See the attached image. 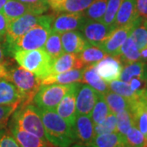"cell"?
Segmentation results:
<instances>
[{"mask_svg": "<svg viewBox=\"0 0 147 147\" xmlns=\"http://www.w3.org/2000/svg\"><path fill=\"white\" fill-rule=\"evenodd\" d=\"M123 65L117 57L106 56L96 63V70L101 79L106 83L119 79Z\"/></svg>", "mask_w": 147, "mask_h": 147, "instance_id": "4fadbf2b", "label": "cell"}, {"mask_svg": "<svg viewBox=\"0 0 147 147\" xmlns=\"http://www.w3.org/2000/svg\"><path fill=\"white\" fill-rule=\"evenodd\" d=\"M142 21L143 19H141L135 23L125 26L115 28L99 47L107 55L112 57H118L123 42L130 36L133 29L142 24Z\"/></svg>", "mask_w": 147, "mask_h": 147, "instance_id": "ba28073f", "label": "cell"}, {"mask_svg": "<svg viewBox=\"0 0 147 147\" xmlns=\"http://www.w3.org/2000/svg\"><path fill=\"white\" fill-rule=\"evenodd\" d=\"M124 142L126 147H147V137L135 125L124 135Z\"/></svg>", "mask_w": 147, "mask_h": 147, "instance_id": "d6a6232c", "label": "cell"}, {"mask_svg": "<svg viewBox=\"0 0 147 147\" xmlns=\"http://www.w3.org/2000/svg\"><path fill=\"white\" fill-rule=\"evenodd\" d=\"M74 84H42L34 97L33 102L40 110H56V108Z\"/></svg>", "mask_w": 147, "mask_h": 147, "instance_id": "52a82bcc", "label": "cell"}, {"mask_svg": "<svg viewBox=\"0 0 147 147\" xmlns=\"http://www.w3.org/2000/svg\"><path fill=\"white\" fill-rule=\"evenodd\" d=\"M137 13L143 20L147 19V0H136Z\"/></svg>", "mask_w": 147, "mask_h": 147, "instance_id": "7bdbcfd3", "label": "cell"}, {"mask_svg": "<svg viewBox=\"0 0 147 147\" xmlns=\"http://www.w3.org/2000/svg\"><path fill=\"white\" fill-rule=\"evenodd\" d=\"M82 83L89 85L90 87H92L100 94L104 95L110 91L109 84L101 79L96 72V63L87 65L83 69Z\"/></svg>", "mask_w": 147, "mask_h": 147, "instance_id": "d6986e66", "label": "cell"}, {"mask_svg": "<svg viewBox=\"0 0 147 147\" xmlns=\"http://www.w3.org/2000/svg\"><path fill=\"white\" fill-rule=\"evenodd\" d=\"M9 131L15 138L20 147H53L47 140H43L24 131L15 124L8 123Z\"/></svg>", "mask_w": 147, "mask_h": 147, "instance_id": "2e32d148", "label": "cell"}, {"mask_svg": "<svg viewBox=\"0 0 147 147\" xmlns=\"http://www.w3.org/2000/svg\"><path fill=\"white\" fill-rule=\"evenodd\" d=\"M53 17L42 16L38 23L32 27L16 42L15 52L17 50H34L43 48L50 33Z\"/></svg>", "mask_w": 147, "mask_h": 147, "instance_id": "5b68a950", "label": "cell"}, {"mask_svg": "<svg viewBox=\"0 0 147 147\" xmlns=\"http://www.w3.org/2000/svg\"><path fill=\"white\" fill-rule=\"evenodd\" d=\"M87 18L81 13H61L53 18L51 30L53 32L62 34L64 32L81 30Z\"/></svg>", "mask_w": 147, "mask_h": 147, "instance_id": "30bf717a", "label": "cell"}, {"mask_svg": "<svg viewBox=\"0 0 147 147\" xmlns=\"http://www.w3.org/2000/svg\"><path fill=\"white\" fill-rule=\"evenodd\" d=\"M109 88L111 92L120 95L122 96H123L131 101L139 100L138 95L136 94L131 89L130 85L128 83H125L121 80H115L109 84Z\"/></svg>", "mask_w": 147, "mask_h": 147, "instance_id": "836d02e7", "label": "cell"}, {"mask_svg": "<svg viewBox=\"0 0 147 147\" xmlns=\"http://www.w3.org/2000/svg\"><path fill=\"white\" fill-rule=\"evenodd\" d=\"M1 12L5 16L8 21L17 19L27 13L33 14L31 9L29 7L19 2L18 0H8L3 6Z\"/></svg>", "mask_w": 147, "mask_h": 147, "instance_id": "4316f807", "label": "cell"}, {"mask_svg": "<svg viewBox=\"0 0 147 147\" xmlns=\"http://www.w3.org/2000/svg\"><path fill=\"white\" fill-rule=\"evenodd\" d=\"M73 129L76 142L88 146L96 136L94 123L89 115H77Z\"/></svg>", "mask_w": 147, "mask_h": 147, "instance_id": "5bb4252c", "label": "cell"}, {"mask_svg": "<svg viewBox=\"0 0 147 147\" xmlns=\"http://www.w3.org/2000/svg\"><path fill=\"white\" fill-rule=\"evenodd\" d=\"M139 99L147 102V88L145 91L142 92V94L140 95V96H139Z\"/></svg>", "mask_w": 147, "mask_h": 147, "instance_id": "7dc6e473", "label": "cell"}, {"mask_svg": "<svg viewBox=\"0 0 147 147\" xmlns=\"http://www.w3.org/2000/svg\"><path fill=\"white\" fill-rule=\"evenodd\" d=\"M64 0H47V3H48V5L49 7L52 8V9H54L57 6H58L61 3H62Z\"/></svg>", "mask_w": 147, "mask_h": 147, "instance_id": "f6af8a7d", "label": "cell"}, {"mask_svg": "<svg viewBox=\"0 0 147 147\" xmlns=\"http://www.w3.org/2000/svg\"><path fill=\"white\" fill-rule=\"evenodd\" d=\"M147 69L146 62L139 61L124 65L121 72L119 79L125 83H129L134 78L146 79Z\"/></svg>", "mask_w": 147, "mask_h": 147, "instance_id": "603a6c76", "label": "cell"}, {"mask_svg": "<svg viewBox=\"0 0 147 147\" xmlns=\"http://www.w3.org/2000/svg\"><path fill=\"white\" fill-rule=\"evenodd\" d=\"M104 98L110 108V112L115 115L123 110H131L133 102L136 101V100L131 101L111 91H109L105 94H104Z\"/></svg>", "mask_w": 147, "mask_h": 147, "instance_id": "484cf974", "label": "cell"}, {"mask_svg": "<svg viewBox=\"0 0 147 147\" xmlns=\"http://www.w3.org/2000/svg\"><path fill=\"white\" fill-rule=\"evenodd\" d=\"M0 147H20L10 131L0 130Z\"/></svg>", "mask_w": 147, "mask_h": 147, "instance_id": "60d3db41", "label": "cell"}, {"mask_svg": "<svg viewBox=\"0 0 147 147\" xmlns=\"http://www.w3.org/2000/svg\"><path fill=\"white\" fill-rule=\"evenodd\" d=\"M140 57L142 61L147 62V47L140 50Z\"/></svg>", "mask_w": 147, "mask_h": 147, "instance_id": "bcb514c9", "label": "cell"}, {"mask_svg": "<svg viewBox=\"0 0 147 147\" xmlns=\"http://www.w3.org/2000/svg\"><path fill=\"white\" fill-rule=\"evenodd\" d=\"M17 64L42 80L51 73L53 59L43 48L34 50H17L13 54Z\"/></svg>", "mask_w": 147, "mask_h": 147, "instance_id": "3957f363", "label": "cell"}, {"mask_svg": "<svg viewBox=\"0 0 147 147\" xmlns=\"http://www.w3.org/2000/svg\"><path fill=\"white\" fill-rule=\"evenodd\" d=\"M141 19L137 13L136 0H123L116 14L113 28L125 26Z\"/></svg>", "mask_w": 147, "mask_h": 147, "instance_id": "9a60e30c", "label": "cell"}, {"mask_svg": "<svg viewBox=\"0 0 147 147\" xmlns=\"http://www.w3.org/2000/svg\"><path fill=\"white\" fill-rule=\"evenodd\" d=\"M88 146L91 147H126L124 136L119 132H110L96 135Z\"/></svg>", "mask_w": 147, "mask_h": 147, "instance_id": "7402d4cb", "label": "cell"}, {"mask_svg": "<svg viewBox=\"0 0 147 147\" xmlns=\"http://www.w3.org/2000/svg\"><path fill=\"white\" fill-rule=\"evenodd\" d=\"M117 119V132L124 136L134 126L133 115L130 110H123L116 114Z\"/></svg>", "mask_w": 147, "mask_h": 147, "instance_id": "e575fe53", "label": "cell"}, {"mask_svg": "<svg viewBox=\"0 0 147 147\" xmlns=\"http://www.w3.org/2000/svg\"><path fill=\"white\" fill-rule=\"evenodd\" d=\"M108 0H93L83 12L84 16L92 21H100L105 15Z\"/></svg>", "mask_w": 147, "mask_h": 147, "instance_id": "1f68e13d", "label": "cell"}, {"mask_svg": "<svg viewBox=\"0 0 147 147\" xmlns=\"http://www.w3.org/2000/svg\"><path fill=\"white\" fill-rule=\"evenodd\" d=\"M3 58H4V50L0 43V65L3 62Z\"/></svg>", "mask_w": 147, "mask_h": 147, "instance_id": "c3c4849f", "label": "cell"}, {"mask_svg": "<svg viewBox=\"0 0 147 147\" xmlns=\"http://www.w3.org/2000/svg\"><path fill=\"white\" fill-rule=\"evenodd\" d=\"M95 135H100L117 131V119L116 115L110 113L101 123L94 125Z\"/></svg>", "mask_w": 147, "mask_h": 147, "instance_id": "d590c367", "label": "cell"}, {"mask_svg": "<svg viewBox=\"0 0 147 147\" xmlns=\"http://www.w3.org/2000/svg\"><path fill=\"white\" fill-rule=\"evenodd\" d=\"M81 30L87 42L99 47L114 29L101 21L87 19Z\"/></svg>", "mask_w": 147, "mask_h": 147, "instance_id": "7c38bea8", "label": "cell"}, {"mask_svg": "<svg viewBox=\"0 0 147 147\" xmlns=\"http://www.w3.org/2000/svg\"><path fill=\"white\" fill-rule=\"evenodd\" d=\"M43 47V49L53 60L61 56L65 52L61 43V34L57 32H51Z\"/></svg>", "mask_w": 147, "mask_h": 147, "instance_id": "f546056e", "label": "cell"}, {"mask_svg": "<svg viewBox=\"0 0 147 147\" xmlns=\"http://www.w3.org/2000/svg\"><path fill=\"white\" fill-rule=\"evenodd\" d=\"M78 56L85 67L100 61L108 55L100 47L88 42L84 49L78 54Z\"/></svg>", "mask_w": 147, "mask_h": 147, "instance_id": "d4e9b609", "label": "cell"}, {"mask_svg": "<svg viewBox=\"0 0 147 147\" xmlns=\"http://www.w3.org/2000/svg\"><path fill=\"white\" fill-rule=\"evenodd\" d=\"M7 1H8V0H0V11H2L3 7V6L5 5L6 3H7Z\"/></svg>", "mask_w": 147, "mask_h": 147, "instance_id": "681fc988", "label": "cell"}, {"mask_svg": "<svg viewBox=\"0 0 147 147\" xmlns=\"http://www.w3.org/2000/svg\"><path fill=\"white\" fill-rule=\"evenodd\" d=\"M9 21L5 16L0 11V38L5 36Z\"/></svg>", "mask_w": 147, "mask_h": 147, "instance_id": "ee69618b", "label": "cell"}, {"mask_svg": "<svg viewBox=\"0 0 147 147\" xmlns=\"http://www.w3.org/2000/svg\"><path fill=\"white\" fill-rule=\"evenodd\" d=\"M130 37L137 45L139 51L147 47V28L143 26L142 23L133 29Z\"/></svg>", "mask_w": 147, "mask_h": 147, "instance_id": "74e56055", "label": "cell"}, {"mask_svg": "<svg viewBox=\"0 0 147 147\" xmlns=\"http://www.w3.org/2000/svg\"><path fill=\"white\" fill-rule=\"evenodd\" d=\"M110 113L111 112H110V108L104 98V95L100 93L94 107L92 110V113L90 115L91 119L93 122L94 125L98 124L104 120Z\"/></svg>", "mask_w": 147, "mask_h": 147, "instance_id": "4dcf8cb0", "label": "cell"}, {"mask_svg": "<svg viewBox=\"0 0 147 147\" xmlns=\"http://www.w3.org/2000/svg\"><path fill=\"white\" fill-rule=\"evenodd\" d=\"M78 83H74L72 88L65 95L63 98L56 108V112L69 125L73 127L76 120V93L78 89Z\"/></svg>", "mask_w": 147, "mask_h": 147, "instance_id": "9c48e42d", "label": "cell"}, {"mask_svg": "<svg viewBox=\"0 0 147 147\" xmlns=\"http://www.w3.org/2000/svg\"><path fill=\"white\" fill-rule=\"evenodd\" d=\"M134 125L147 137V107L142 100L133 102L131 109Z\"/></svg>", "mask_w": 147, "mask_h": 147, "instance_id": "83f0119b", "label": "cell"}, {"mask_svg": "<svg viewBox=\"0 0 147 147\" xmlns=\"http://www.w3.org/2000/svg\"><path fill=\"white\" fill-rule=\"evenodd\" d=\"M40 110V109H39ZM45 137L56 147H69L76 142L74 129L55 110H40Z\"/></svg>", "mask_w": 147, "mask_h": 147, "instance_id": "7a4b0ae2", "label": "cell"}, {"mask_svg": "<svg viewBox=\"0 0 147 147\" xmlns=\"http://www.w3.org/2000/svg\"><path fill=\"white\" fill-rule=\"evenodd\" d=\"M130 85L131 89L138 95V96H140V95L142 94L143 91L147 88L146 79H141V78H134L132 79L128 83Z\"/></svg>", "mask_w": 147, "mask_h": 147, "instance_id": "b9f144b4", "label": "cell"}, {"mask_svg": "<svg viewBox=\"0 0 147 147\" xmlns=\"http://www.w3.org/2000/svg\"><path fill=\"white\" fill-rule=\"evenodd\" d=\"M31 9L33 14L42 15L49 7L47 0H18Z\"/></svg>", "mask_w": 147, "mask_h": 147, "instance_id": "ab89813d", "label": "cell"}, {"mask_svg": "<svg viewBox=\"0 0 147 147\" xmlns=\"http://www.w3.org/2000/svg\"><path fill=\"white\" fill-rule=\"evenodd\" d=\"M142 24H143V26H145L147 28V19L146 20H143L142 21Z\"/></svg>", "mask_w": 147, "mask_h": 147, "instance_id": "816d5d0a", "label": "cell"}, {"mask_svg": "<svg viewBox=\"0 0 147 147\" xmlns=\"http://www.w3.org/2000/svg\"><path fill=\"white\" fill-rule=\"evenodd\" d=\"M93 0H64L53 11L57 12L81 13L86 10Z\"/></svg>", "mask_w": 147, "mask_h": 147, "instance_id": "f1b7e54d", "label": "cell"}, {"mask_svg": "<svg viewBox=\"0 0 147 147\" xmlns=\"http://www.w3.org/2000/svg\"><path fill=\"white\" fill-rule=\"evenodd\" d=\"M1 79L11 82L19 90L23 96V103L21 105L33 102L34 96L41 86L40 80L34 74L4 61L0 65Z\"/></svg>", "mask_w": 147, "mask_h": 147, "instance_id": "6da1fadb", "label": "cell"}, {"mask_svg": "<svg viewBox=\"0 0 147 147\" xmlns=\"http://www.w3.org/2000/svg\"><path fill=\"white\" fill-rule=\"evenodd\" d=\"M69 147H91V146H85V145H82V144H79V143H77L75 145H73Z\"/></svg>", "mask_w": 147, "mask_h": 147, "instance_id": "f907efd6", "label": "cell"}, {"mask_svg": "<svg viewBox=\"0 0 147 147\" xmlns=\"http://www.w3.org/2000/svg\"><path fill=\"white\" fill-rule=\"evenodd\" d=\"M83 68H84V64L80 61L78 54L65 53L59 57L53 60L50 74L63 73L70 69H79Z\"/></svg>", "mask_w": 147, "mask_h": 147, "instance_id": "e0dca14e", "label": "cell"}, {"mask_svg": "<svg viewBox=\"0 0 147 147\" xmlns=\"http://www.w3.org/2000/svg\"><path fill=\"white\" fill-rule=\"evenodd\" d=\"M83 80V69H70L63 73L49 74L44 79L40 80L42 84H69L74 83H82Z\"/></svg>", "mask_w": 147, "mask_h": 147, "instance_id": "ffe728a7", "label": "cell"}, {"mask_svg": "<svg viewBox=\"0 0 147 147\" xmlns=\"http://www.w3.org/2000/svg\"><path fill=\"white\" fill-rule=\"evenodd\" d=\"M42 18L41 15L27 13L21 17L9 21L5 34V51L8 55L12 56L15 53L16 42L28 32L32 27L38 23Z\"/></svg>", "mask_w": 147, "mask_h": 147, "instance_id": "8992f818", "label": "cell"}, {"mask_svg": "<svg viewBox=\"0 0 147 147\" xmlns=\"http://www.w3.org/2000/svg\"><path fill=\"white\" fill-rule=\"evenodd\" d=\"M20 105V103L0 105V130L6 129L7 126L8 125L9 119Z\"/></svg>", "mask_w": 147, "mask_h": 147, "instance_id": "f35d334b", "label": "cell"}, {"mask_svg": "<svg viewBox=\"0 0 147 147\" xmlns=\"http://www.w3.org/2000/svg\"><path fill=\"white\" fill-rule=\"evenodd\" d=\"M146 84H147V75H146Z\"/></svg>", "mask_w": 147, "mask_h": 147, "instance_id": "db71d44e", "label": "cell"}, {"mask_svg": "<svg viewBox=\"0 0 147 147\" xmlns=\"http://www.w3.org/2000/svg\"><path fill=\"white\" fill-rule=\"evenodd\" d=\"M117 57L124 65L141 61L140 51L130 36L127 38L126 41L122 45L119 54Z\"/></svg>", "mask_w": 147, "mask_h": 147, "instance_id": "cb8c5ba5", "label": "cell"}, {"mask_svg": "<svg viewBox=\"0 0 147 147\" xmlns=\"http://www.w3.org/2000/svg\"><path fill=\"white\" fill-rule=\"evenodd\" d=\"M23 103V96L15 85L11 82L0 79V105Z\"/></svg>", "mask_w": 147, "mask_h": 147, "instance_id": "44dd1931", "label": "cell"}, {"mask_svg": "<svg viewBox=\"0 0 147 147\" xmlns=\"http://www.w3.org/2000/svg\"><path fill=\"white\" fill-rule=\"evenodd\" d=\"M10 123L43 140H47L40 110L31 104L21 105L12 114Z\"/></svg>", "mask_w": 147, "mask_h": 147, "instance_id": "277c9868", "label": "cell"}, {"mask_svg": "<svg viewBox=\"0 0 147 147\" xmlns=\"http://www.w3.org/2000/svg\"><path fill=\"white\" fill-rule=\"evenodd\" d=\"M140 100H141V99H140ZM142 101L144 102V104H145V105H146V107H147V102H146V101H144V100H142Z\"/></svg>", "mask_w": 147, "mask_h": 147, "instance_id": "f5cc1de1", "label": "cell"}, {"mask_svg": "<svg viewBox=\"0 0 147 147\" xmlns=\"http://www.w3.org/2000/svg\"><path fill=\"white\" fill-rule=\"evenodd\" d=\"M61 39L64 52L79 54L87 45V40L79 31H67L61 34Z\"/></svg>", "mask_w": 147, "mask_h": 147, "instance_id": "ac0fdd59", "label": "cell"}, {"mask_svg": "<svg viewBox=\"0 0 147 147\" xmlns=\"http://www.w3.org/2000/svg\"><path fill=\"white\" fill-rule=\"evenodd\" d=\"M123 0H108L105 15L101 19V22L113 28V24L116 14ZM114 29V28H113Z\"/></svg>", "mask_w": 147, "mask_h": 147, "instance_id": "8d00e7d4", "label": "cell"}, {"mask_svg": "<svg viewBox=\"0 0 147 147\" xmlns=\"http://www.w3.org/2000/svg\"><path fill=\"white\" fill-rule=\"evenodd\" d=\"M99 94V92L88 84H79L76 93L77 115L90 116Z\"/></svg>", "mask_w": 147, "mask_h": 147, "instance_id": "8fae6325", "label": "cell"}]
</instances>
